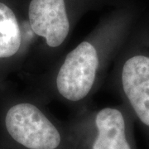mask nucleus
Returning a JSON list of instances; mask_svg holds the SVG:
<instances>
[{"mask_svg":"<svg viewBox=\"0 0 149 149\" xmlns=\"http://www.w3.org/2000/svg\"><path fill=\"white\" fill-rule=\"evenodd\" d=\"M67 128L71 149H133L124 114L117 108H103Z\"/></svg>","mask_w":149,"mask_h":149,"instance_id":"obj_3","label":"nucleus"},{"mask_svg":"<svg viewBox=\"0 0 149 149\" xmlns=\"http://www.w3.org/2000/svg\"><path fill=\"white\" fill-rule=\"evenodd\" d=\"M95 44L93 39L82 41L65 56L55 78L56 91L62 99L77 103L90 95L101 64Z\"/></svg>","mask_w":149,"mask_h":149,"instance_id":"obj_4","label":"nucleus"},{"mask_svg":"<svg viewBox=\"0 0 149 149\" xmlns=\"http://www.w3.org/2000/svg\"><path fill=\"white\" fill-rule=\"evenodd\" d=\"M0 143L10 149H71L68 128L35 102L0 86Z\"/></svg>","mask_w":149,"mask_h":149,"instance_id":"obj_1","label":"nucleus"},{"mask_svg":"<svg viewBox=\"0 0 149 149\" xmlns=\"http://www.w3.org/2000/svg\"><path fill=\"white\" fill-rule=\"evenodd\" d=\"M123 94L141 123L149 128V56L136 54L128 57L121 70Z\"/></svg>","mask_w":149,"mask_h":149,"instance_id":"obj_6","label":"nucleus"},{"mask_svg":"<svg viewBox=\"0 0 149 149\" xmlns=\"http://www.w3.org/2000/svg\"><path fill=\"white\" fill-rule=\"evenodd\" d=\"M0 149H10V148H7V147L4 146V145H3L2 143H0Z\"/></svg>","mask_w":149,"mask_h":149,"instance_id":"obj_7","label":"nucleus"},{"mask_svg":"<svg viewBox=\"0 0 149 149\" xmlns=\"http://www.w3.org/2000/svg\"><path fill=\"white\" fill-rule=\"evenodd\" d=\"M30 34L19 0H0V86L23 55Z\"/></svg>","mask_w":149,"mask_h":149,"instance_id":"obj_5","label":"nucleus"},{"mask_svg":"<svg viewBox=\"0 0 149 149\" xmlns=\"http://www.w3.org/2000/svg\"><path fill=\"white\" fill-rule=\"evenodd\" d=\"M29 32L42 38L48 47L65 42L76 17L104 0H19Z\"/></svg>","mask_w":149,"mask_h":149,"instance_id":"obj_2","label":"nucleus"}]
</instances>
